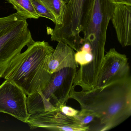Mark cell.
I'll return each mask as SVG.
<instances>
[{
	"label": "cell",
	"instance_id": "cell-1",
	"mask_svg": "<svg viewBox=\"0 0 131 131\" xmlns=\"http://www.w3.org/2000/svg\"><path fill=\"white\" fill-rule=\"evenodd\" d=\"M69 99L77 101L81 109L92 111L99 123L94 130L108 131L129 118L131 115L130 75L100 88L76 91L73 86Z\"/></svg>",
	"mask_w": 131,
	"mask_h": 131
},
{
	"label": "cell",
	"instance_id": "cell-2",
	"mask_svg": "<svg viewBox=\"0 0 131 131\" xmlns=\"http://www.w3.org/2000/svg\"><path fill=\"white\" fill-rule=\"evenodd\" d=\"M54 50L45 41L34 42L12 60L3 78L16 83L28 96L43 89L52 75L45 69L46 63Z\"/></svg>",
	"mask_w": 131,
	"mask_h": 131
},
{
	"label": "cell",
	"instance_id": "cell-3",
	"mask_svg": "<svg viewBox=\"0 0 131 131\" xmlns=\"http://www.w3.org/2000/svg\"><path fill=\"white\" fill-rule=\"evenodd\" d=\"M93 0H69L66 4L61 24L47 27L52 41L62 42L76 51L84 43L80 34L86 30L91 19Z\"/></svg>",
	"mask_w": 131,
	"mask_h": 131
},
{
	"label": "cell",
	"instance_id": "cell-4",
	"mask_svg": "<svg viewBox=\"0 0 131 131\" xmlns=\"http://www.w3.org/2000/svg\"><path fill=\"white\" fill-rule=\"evenodd\" d=\"M77 72V69L66 68L52 74L49 82L43 90L28 96V112L33 115L59 109L69 99Z\"/></svg>",
	"mask_w": 131,
	"mask_h": 131
},
{
	"label": "cell",
	"instance_id": "cell-5",
	"mask_svg": "<svg viewBox=\"0 0 131 131\" xmlns=\"http://www.w3.org/2000/svg\"><path fill=\"white\" fill-rule=\"evenodd\" d=\"M27 19L17 12L0 17V78H3L10 63L24 47L35 42Z\"/></svg>",
	"mask_w": 131,
	"mask_h": 131
},
{
	"label": "cell",
	"instance_id": "cell-6",
	"mask_svg": "<svg viewBox=\"0 0 131 131\" xmlns=\"http://www.w3.org/2000/svg\"><path fill=\"white\" fill-rule=\"evenodd\" d=\"M115 6L112 0H93L90 21L83 34L84 42L105 49L107 29Z\"/></svg>",
	"mask_w": 131,
	"mask_h": 131
},
{
	"label": "cell",
	"instance_id": "cell-7",
	"mask_svg": "<svg viewBox=\"0 0 131 131\" xmlns=\"http://www.w3.org/2000/svg\"><path fill=\"white\" fill-rule=\"evenodd\" d=\"M26 123L32 129L40 128L54 131H90L89 126H84L76 117L66 115L59 109L31 115Z\"/></svg>",
	"mask_w": 131,
	"mask_h": 131
},
{
	"label": "cell",
	"instance_id": "cell-8",
	"mask_svg": "<svg viewBox=\"0 0 131 131\" xmlns=\"http://www.w3.org/2000/svg\"><path fill=\"white\" fill-rule=\"evenodd\" d=\"M27 95L16 83L6 80L0 85V113L26 123L31 115L27 109Z\"/></svg>",
	"mask_w": 131,
	"mask_h": 131
},
{
	"label": "cell",
	"instance_id": "cell-9",
	"mask_svg": "<svg viewBox=\"0 0 131 131\" xmlns=\"http://www.w3.org/2000/svg\"><path fill=\"white\" fill-rule=\"evenodd\" d=\"M128 59L125 54L110 49L104 56L97 77L95 88L103 87L130 75Z\"/></svg>",
	"mask_w": 131,
	"mask_h": 131
},
{
	"label": "cell",
	"instance_id": "cell-10",
	"mask_svg": "<svg viewBox=\"0 0 131 131\" xmlns=\"http://www.w3.org/2000/svg\"><path fill=\"white\" fill-rule=\"evenodd\" d=\"M118 41L123 47L131 45V5L115 4L112 16Z\"/></svg>",
	"mask_w": 131,
	"mask_h": 131
},
{
	"label": "cell",
	"instance_id": "cell-11",
	"mask_svg": "<svg viewBox=\"0 0 131 131\" xmlns=\"http://www.w3.org/2000/svg\"><path fill=\"white\" fill-rule=\"evenodd\" d=\"M75 51L69 46L59 42L56 49L49 57L45 69L52 74L66 68L77 69L79 64L75 60Z\"/></svg>",
	"mask_w": 131,
	"mask_h": 131
},
{
	"label": "cell",
	"instance_id": "cell-12",
	"mask_svg": "<svg viewBox=\"0 0 131 131\" xmlns=\"http://www.w3.org/2000/svg\"><path fill=\"white\" fill-rule=\"evenodd\" d=\"M7 1L13 6L17 13L23 14L27 19L39 18L30 0H7Z\"/></svg>",
	"mask_w": 131,
	"mask_h": 131
},
{
	"label": "cell",
	"instance_id": "cell-13",
	"mask_svg": "<svg viewBox=\"0 0 131 131\" xmlns=\"http://www.w3.org/2000/svg\"><path fill=\"white\" fill-rule=\"evenodd\" d=\"M40 1L55 17L56 21V24H61L66 4L62 0Z\"/></svg>",
	"mask_w": 131,
	"mask_h": 131
},
{
	"label": "cell",
	"instance_id": "cell-14",
	"mask_svg": "<svg viewBox=\"0 0 131 131\" xmlns=\"http://www.w3.org/2000/svg\"><path fill=\"white\" fill-rule=\"evenodd\" d=\"M36 12L39 17H43L52 20L56 24V18L40 0H30Z\"/></svg>",
	"mask_w": 131,
	"mask_h": 131
},
{
	"label": "cell",
	"instance_id": "cell-15",
	"mask_svg": "<svg viewBox=\"0 0 131 131\" xmlns=\"http://www.w3.org/2000/svg\"><path fill=\"white\" fill-rule=\"evenodd\" d=\"M75 116L80 121L83 125L85 126H90L88 125V124L92 122L96 118L95 115L92 111L85 109H81Z\"/></svg>",
	"mask_w": 131,
	"mask_h": 131
},
{
	"label": "cell",
	"instance_id": "cell-16",
	"mask_svg": "<svg viewBox=\"0 0 131 131\" xmlns=\"http://www.w3.org/2000/svg\"><path fill=\"white\" fill-rule=\"evenodd\" d=\"M59 110L64 115L72 117L75 116L79 111L70 106H67L66 105L60 106Z\"/></svg>",
	"mask_w": 131,
	"mask_h": 131
},
{
	"label": "cell",
	"instance_id": "cell-17",
	"mask_svg": "<svg viewBox=\"0 0 131 131\" xmlns=\"http://www.w3.org/2000/svg\"><path fill=\"white\" fill-rule=\"evenodd\" d=\"M115 4H123L131 5V0H112Z\"/></svg>",
	"mask_w": 131,
	"mask_h": 131
},
{
	"label": "cell",
	"instance_id": "cell-18",
	"mask_svg": "<svg viewBox=\"0 0 131 131\" xmlns=\"http://www.w3.org/2000/svg\"><path fill=\"white\" fill-rule=\"evenodd\" d=\"M62 1L65 4H66L69 1V0H62Z\"/></svg>",
	"mask_w": 131,
	"mask_h": 131
}]
</instances>
